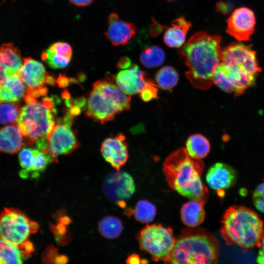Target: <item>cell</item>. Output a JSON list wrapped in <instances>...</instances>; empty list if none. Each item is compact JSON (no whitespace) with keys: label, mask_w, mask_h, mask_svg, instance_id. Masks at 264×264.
Segmentation results:
<instances>
[{"label":"cell","mask_w":264,"mask_h":264,"mask_svg":"<svg viewBox=\"0 0 264 264\" xmlns=\"http://www.w3.org/2000/svg\"><path fill=\"white\" fill-rule=\"evenodd\" d=\"M21 109L19 102L0 101V123L8 124L16 122Z\"/></svg>","instance_id":"32"},{"label":"cell","mask_w":264,"mask_h":264,"mask_svg":"<svg viewBox=\"0 0 264 264\" xmlns=\"http://www.w3.org/2000/svg\"><path fill=\"white\" fill-rule=\"evenodd\" d=\"M140 249L149 253L154 261L167 262L176 238L173 230L160 224L147 225L137 237Z\"/></svg>","instance_id":"8"},{"label":"cell","mask_w":264,"mask_h":264,"mask_svg":"<svg viewBox=\"0 0 264 264\" xmlns=\"http://www.w3.org/2000/svg\"><path fill=\"white\" fill-rule=\"evenodd\" d=\"M26 93V88L19 75L9 77L0 84V101L19 102Z\"/></svg>","instance_id":"21"},{"label":"cell","mask_w":264,"mask_h":264,"mask_svg":"<svg viewBox=\"0 0 264 264\" xmlns=\"http://www.w3.org/2000/svg\"><path fill=\"white\" fill-rule=\"evenodd\" d=\"M19 75L26 88V94L36 98L46 95L48 89L44 85L49 74L42 63L30 57L23 58Z\"/></svg>","instance_id":"10"},{"label":"cell","mask_w":264,"mask_h":264,"mask_svg":"<svg viewBox=\"0 0 264 264\" xmlns=\"http://www.w3.org/2000/svg\"><path fill=\"white\" fill-rule=\"evenodd\" d=\"M123 229L121 220L117 217L108 216L102 218L98 224V230L104 237L113 239L117 238Z\"/></svg>","instance_id":"27"},{"label":"cell","mask_w":264,"mask_h":264,"mask_svg":"<svg viewBox=\"0 0 264 264\" xmlns=\"http://www.w3.org/2000/svg\"><path fill=\"white\" fill-rule=\"evenodd\" d=\"M220 42V37L199 31L179 50L188 68L186 77L195 88L206 90L212 84L215 70L221 63Z\"/></svg>","instance_id":"1"},{"label":"cell","mask_w":264,"mask_h":264,"mask_svg":"<svg viewBox=\"0 0 264 264\" xmlns=\"http://www.w3.org/2000/svg\"><path fill=\"white\" fill-rule=\"evenodd\" d=\"M19 160L22 168L19 173L20 177L22 178H33L35 163L34 148H23L19 154Z\"/></svg>","instance_id":"30"},{"label":"cell","mask_w":264,"mask_h":264,"mask_svg":"<svg viewBox=\"0 0 264 264\" xmlns=\"http://www.w3.org/2000/svg\"><path fill=\"white\" fill-rule=\"evenodd\" d=\"M58 255L57 249L50 246L43 253L42 261L44 263H55Z\"/></svg>","instance_id":"37"},{"label":"cell","mask_w":264,"mask_h":264,"mask_svg":"<svg viewBox=\"0 0 264 264\" xmlns=\"http://www.w3.org/2000/svg\"><path fill=\"white\" fill-rule=\"evenodd\" d=\"M38 227L37 222L19 209L5 208L0 213V238L23 250L24 243L31 234L37 232Z\"/></svg>","instance_id":"7"},{"label":"cell","mask_w":264,"mask_h":264,"mask_svg":"<svg viewBox=\"0 0 264 264\" xmlns=\"http://www.w3.org/2000/svg\"><path fill=\"white\" fill-rule=\"evenodd\" d=\"M185 149L191 157L201 159L206 157L209 153L210 144L208 139L203 135L194 134L187 139Z\"/></svg>","instance_id":"25"},{"label":"cell","mask_w":264,"mask_h":264,"mask_svg":"<svg viewBox=\"0 0 264 264\" xmlns=\"http://www.w3.org/2000/svg\"><path fill=\"white\" fill-rule=\"evenodd\" d=\"M178 74L176 70L171 66H164L156 73L155 82L158 87L171 90L177 84Z\"/></svg>","instance_id":"28"},{"label":"cell","mask_w":264,"mask_h":264,"mask_svg":"<svg viewBox=\"0 0 264 264\" xmlns=\"http://www.w3.org/2000/svg\"><path fill=\"white\" fill-rule=\"evenodd\" d=\"M156 209L155 205L146 199L139 200L132 211L135 220L143 223L152 221L155 218Z\"/></svg>","instance_id":"31"},{"label":"cell","mask_w":264,"mask_h":264,"mask_svg":"<svg viewBox=\"0 0 264 264\" xmlns=\"http://www.w3.org/2000/svg\"><path fill=\"white\" fill-rule=\"evenodd\" d=\"M25 147L24 138L17 124L0 128V151L13 154Z\"/></svg>","instance_id":"20"},{"label":"cell","mask_w":264,"mask_h":264,"mask_svg":"<svg viewBox=\"0 0 264 264\" xmlns=\"http://www.w3.org/2000/svg\"><path fill=\"white\" fill-rule=\"evenodd\" d=\"M106 196L117 203L129 199L135 191V185L132 176L124 172L116 171L109 174L103 185Z\"/></svg>","instance_id":"11"},{"label":"cell","mask_w":264,"mask_h":264,"mask_svg":"<svg viewBox=\"0 0 264 264\" xmlns=\"http://www.w3.org/2000/svg\"><path fill=\"white\" fill-rule=\"evenodd\" d=\"M239 194L242 197H245L247 194V190L244 188H242L239 190Z\"/></svg>","instance_id":"45"},{"label":"cell","mask_w":264,"mask_h":264,"mask_svg":"<svg viewBox=\"0 0 264 264\" xmlns=\"http://www.w3.org/2000/svg\"><path fill=\"white\" fill-rule=\"evenodd\" d=\"M157 86L151 80L143 89L138 94L141 98L148 102L157 97Z\"/></svg>","instance_id":"35"},{"label":"cell","mask_w":264,"mask_h":264,"mask_svg":"<svg viewBox=\"0 0 264 264\" xmlns=\"http://www.w3.org/2000/svg\"><path fill=\"white\" fill-rule=\"evenodd\" d=\"M253 201L256 208L264 213V181L259 184L254 191Z\"/></svg>","instance_id":"36"},{"label":"cell","mask_w":264,"mask_h":264,"mask_svg":"<svg viewBox=\"0 0 264 264\" xmlns=\"http://www.w3.org/2000/svg\"><path fill=\"white\" fill-rule=\"evenodd\" d=\"M132 66L131 61L128 57L121 58L117 64V67L120 69H127Z\"/></svg>","instance_id":"38"},{"label":"cell","mask_w":264,"mask_h":264,"mask_svg":"<svg viewBox=\"0 0 264 264\" xmlns=\"http://www.w3.org/2000/svg\"><path fill=\"white\" fill-rule=\"evenodd\" d=\"M111 79L101 80L95 82L93 88L100 91L104 96L118 107L122 111L130 109L131 95L125 93Z\"/></svg>","instance_id":"19"},{"label":"cell","mask_w":264,"mask_h":264,"mask_svg":"<svg viewBox=\"0 0 264 264\" xmlns=\"http://www.w3.org/2000/svg\"><path fill=\"white\" fill-rule=\"evenodd\" d=\"M203 168L201 160L191 157L184 148L172 153L163 164L164 175L171 188L191 200L205 203L208 192L201 179Z\"/></svg>","instance_id":"2"},{"label":"cell","mask_w":264,"mask_h":264,"mask_svg":"<svg viewBox=\"0 0 264 264\" xmlns=\"http://www.w3.org/2000/svg\"><path fill=\"white\" fill-rule=\"evenodd\" d=\"M167 0V1H174V0Z\"/></svg>","instance_id":"46"},{"label":"cell","mask_w":264,"mask_h":264,"mask_svg":"<svg viewBox=\"0 0 264 264\" xmlns=\"http://www.w3.org/2000/svg\"><path fill=\"white\" fill-rule=\"evenodd\" d=\"M72 4L79 7H85L90 5L93 0H68Z\"/></svg>","instance_id":"40"},{"label":"cell","mask_w":264,"mask_h":264,"mask_svg":"<svg viewBox=\"0 0 264 264\" xmlns=\"http://www.w3.org/2000/svg\"><path fill=\"white\" fill-rule=\"evenodd\" d=\"M48 49L62 56L71 60L72 55V49L68 43L58 42L50 45Z\"/></svg>","instance_id":"34"},{"label":"cell","mask_w":264,"mask_h":264,"mask_svg":"<svg viewBox=\"0 0 264 264\" xmlns=\"http://www.w3.org/2000/svg\"><path fill=\"white\" fill-rule=\"evenodd\" d=\"M204 203L191 200L184 203L180 210V218L182 222L189 227H196L204 220L205 213Z\"/></svg>","instance_id":"23"},{"label":"cell","mask_w":264,"mask_h":264,"mask_svg":"<svg viewBox=\"0 0 264 264\" xmlns=\"http://www.w3.org/2000/svg\"><path fill=\"white\" fill-rule=\"evenodd\" d=\"M227 32L239 41L249 40L254 32L256 18L253 12L245 7L235 10L227 21Z\"/></svg>","instance_id":"12"},{"label":"cell","mask_w":264,"mask_h":264,"mask_svg":"<svg viewBox=\"0 0 264 264\" xmlns=\"http://www.w3.org/2000/svg\"><path fill=\"white\" fill-rule=\"evenodd\" d=\"M25 105L21 108L16 122L25 140V147L47 140L55 124L56 102L53 98L44 97L41 102L26 94Z\"/></svg>","instance_id":"5"},{"label":"cell","mask_w":264,"mask_h":264,"mask_svg":"<svg viewBox=\"0 0 264 264\" xmlns=\"http://www.w3.org/2000/svg\"><path fill=\"white\" fill-rule=\"evenodd\" d=\"M165 58L163 50L157 45H153L144 49L140 55L142 64L148 68L161 66Z\"/></svg>","instance_id":"29"},{"label":"cell","mask_w":264,"mask_h":264,"mask_svg":"<svg viewBox=\"0 0 264 264\" xmlns=\"http://www.w3.org/2000/svg\"><path fill=\"white\" fill-rule=\"evenodd\" d=\"M212 80L213 83L223 91L233 93L236 96L240 95L235 82L222 63L215 69Z\"/></svg>","instance_id":"26"},{"label":"cell","mask_w":264,"mask_h":264,"mask_svg":"<svg viewBox=\"0 0 264 264\" xmlns=\"http://www.w3.org/2000/svg\"><path fill=\"white\" fill-rule=\"evenodd\" d=\"M23 64L21 52L13 44L0 46V84L8 77L19 75Z\"/></svg>","instance_id":"17"},{"label":"cell","mask_w":264,"mask_h":264,"mask_svg":"<svg viewBox=\"0 0 264 264\" xmlns=\"http://www.w3.org/2000/svg\"><path fill=\"white\" fill-rule=\"evenodd\" d=\"M41 58L50 67L54 69L64 68L70 61V60L51 51L48 48L43 52Z\"/></svg>","instance_id":"33"},{"label":"cell","mask_w":264,"mask_h":264,"mask_svg":"<svg viewBox=\"0 0 264 264\" xmlns=\"http://www.w3.org/2000/svg\"><path fill=\"white\" fill-rule=\"evenodd\" d=\"M125 136L121 133L106 138L103 142L100 152L105 160L116 171L126 163L129 158Z\"/></svg>","instance_id":"14"},{"label":"cell","mask_w":264,"mask_h":264,"mask_svg":"<svg viewBox=\"0 0 264 264\" xmlns=\"http://www.w3.org/2000/svg\"><path fill=\"white\" fill-rule=\"evenodd\" d=\"M121 111L118 107L98 90L93 88L89 93L86 111L88 117L104 124L113 119L115 115Z\"/></svg>","instance_id":"13"},{"label":"cell","mask_w":264,"mask_h":264,"mask_svg":"<svg viewBox=\"0 0 264 264\" xmlns=\"http://www.w3.org/2000/svg\"><path fill=\"white\" fill-rule=\"evenodd\" d=\"M262 220L254 211L243 206H233L224 213L221 235L226 243L244 249L259 246L264 236Z\"/></svg>","instance_id":"4"},{"label":"cell","mask_w":264,"mask_h":264,"mask_svg":"<svg viewBox=\"0 0 264 264\" xmlns=\"http://www.w3.org/2000/svg\"><path fill=\"white\" fill-rule=\"evenodd\" d=\"M259 246H260V249L256 258V262L260 264H264V237Z\"/></svg>","instance_id":"39"},{"label":"cell","mask_w":264,"mask_h":264,"mask_svg":"<svg viewBox=\"0 0 264 264\" xmlns=\"http://www.w3.org/2000/svg\"><path fill=\"white\" fill-rule=\"evenodd\" d=\"M162 29L163 26L159 24L154 21V25L151 30V34L152 35L155 36L160 33Z\"/></svg>","instance_id":"41"},{"label":"cell","mask_w":264,"mask_h":264,"mask_svg":"<svg viewBox=\"0 0 264 264\" xmlns=\"http://www.w3.org/2000/svg\"><path fill=\"white\" fill-rule=\"evenodd\" d=\"M221 63L244 90L255 85L261 71L256 52L251 46L241 43L232 44L221 49Z\"/></svg>","instance_id":"6"},{"label":"cell","mask_w":264,"mask_h":264,"mask_svg":"<svg viewBox=\"0 0 264 264\" xmlns=\"http://www.w3.org/2000/svg\"><path fill=\"white\" fill-rule=\"evenodd\" d=\"M29 257L20 247L0 238V264H21Z\"/></svg>","instance_id":"24"},{"label":"cell","mask_w":264,"mask_h":264,"mask_svg":"<svg viewBox=\"0 0 264 264\" xmlns=\"http://www.w3.org/2000/svg\"><path fill=\"white\" fill-rule=\"evenodd\" d=\"M68 257L64 255H58L55 264H66L68 262Z\"/></svg>","instance_id":"44"},{"label":"cell","mask_w":264,"mask_h":264,"mask_svg":"<svg viewBox=\"0 0 264 264\" xmlns=\"http://www.w3.org/2000/svg\"><path fill=\"white\" fill-rule=\"evenodd\" d=\"M219 244L212 234L202 228H185L176 238L167 262L171 264L216 263Z\"/></svg>","instance_id":"3"},{"label":"cell","mask_w":264,"mask_h":264,"mask_svg":"<svg viewBox=\"0 0 264 264\" xmlns=\"http://www.w3.org/2000/svg\"><path fill=\"white\" fill-rule=\"evenodd\" d=\"M237 178V173L229 165L217 162L208 170L206 175V182L209 186L218 193L224 192L232 186Z\"/></svg>","instance_id":"18"},{"label":"cell","mask_w":264,"mask_h":264,"mask_svg":"<svg viewBox=\"0 0 264 264\" xmlns=\"http://www.w3.org/2000/svg\"><path fill=\"white\" fill-rule=\"evenodd\" d=\"M68 79L65 76L60 74L57 80V83L60 87L64 88L68 84Z\"/></svg>","instance_id":"42"},{"label":"cell","mask_w":264,"mask_h":264,"mask_svg":"<svg viewBox=\"0 0 264 264\" xmlns=\"http://www.w3.org/2000/svg\"><path fill=\"white\" fill-rule=\"evenodd\" d=\"M73 116L66 112L57 120L47 136V145L52 161L57 162L59 155L71 153L80 146L76 134L72 129Z\"/></svg>","instance_id":"9"},{"label":"cell","mask_w":264,"mask_h":264,"mask_svg":"<svg viewBox=\"0 0 264 264\" xmlns=\"http://www.w3.org/2000/svg\"><path fill=\"white\" fill-rule=\"evenodd\" d=\"M117 86L126 94H139L151 80L135 65L119 71L115 77Z\"/></svg>","instance_id":"15"},{"label":"cell","mask_w":264,"mask_h":264,"mask_svg":"<svg viewBox=\"0 0 264 264\" xmlns=\"http://www.w3.org/2000/svg\"><path fill=\"white\" fill-rule=\"evenodd\" d=\"M141 261L142 260L138 255L134 254L127 258L126 263L128 264H138L140 263Z\"/></svg>","instance_id":"43"},{"label":"cell","mask_w":264,"mask_h":264,"mask_svg":"<svg viewBox=\"0 0 264 264\" xmlns=\"http://www.w3.org/2000/svg\"><path fill=\"white\" fill-rule=\"evenodd\" d=\"M191 26L190 22L184 18H177L165 32L163 36L164 42L170 47H181L185 43L187 33Z\"/></svg>","instance_id":"22"},{"label":"cell","mask_w":264,"mask_h":264,"mask_svg":"<svg viewBox=\"0 0 264 264\" xmlns=\"http://www.w3.org/2000/svg\"><path fill=\"white\" fill-rule=\"evenodd\" d=\"M135 32V26L133 23L120 20L115 13L109 15L105 35L112 45L120 46L127 44Z\"/></svg>","instance_id":"16"}]
</instances>
